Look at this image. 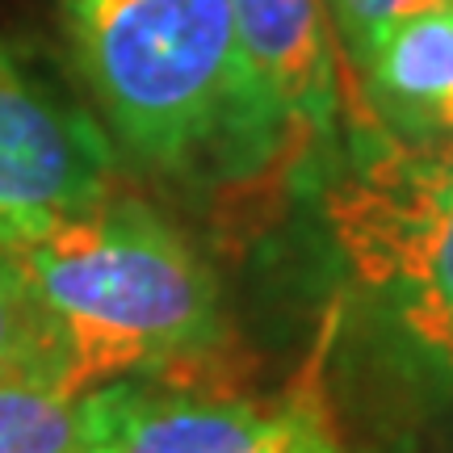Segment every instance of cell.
<instances>
[{
    "instance_id": "3957f363",
    "label": "cell",
    "mask_w": 453,
    "mask_h": 453,
    "mask_svg": "<svg viewBox=\"0 0 453 453\" xmlns=\"http://www.w3.org/2000/svg\"><path fill=\"white\" fill-rule=\"evenodd\" d=\"M324 226L395 361L453 390V134L407 143L373 127L327 185Z\"/></svg>"
},
{
    "instance_id": "9c48e42d",
    "label": "cell",
    "mask_w": 453,
    "mask_h": 453,
    "mask_svg": "<svg viewBox=\"0 0 453 453\" xmlns=\"http://www.w3.org/2000/svg\"><path fill=\"white\" fill-rule=\"evenodd\" d=\"M17 378L64 387V357L17 248L0 240V382Z\"/></svg>"
},
{
    "instance_id": "5b68a950",
    "label": "cell",
    "mask_w": 453,
    "mask_h": 453,
    "mask_svg": "<svg viewBox=\"0 0 453 453\" xmlns=\"http://www.w3.org/2000/svg\"><path fill=\"white\" fill-rule=\"evenodd\" d=\"M118 453H336L315 411L240 399H177L134 387Z\"/></svg>"
},
{
    "instance_id": "277c9868",
    "label": "cell",
    "mask_w": 453,
    "mask_h": 453,
    "mask_svg": "<svg viewBox=\"0 0 453 453\" xmlns=\"http://www.w3.org/2000/svg\"><path fill=\"white\" fill-rule=\"evenodd\" d=\"M110 177L105 134L0 47V240L17 243L93 206L110 194Z\"/></svg>"
},
{
    "instance_id": "52a82bcc",
    "label": "cell",
    "mask_w": 453,
    "mask_h": 453,
    "mask_svg": "<svg viewBox=\"0 0 453 453\" xmlns=\"http://www.w3.org/2000/svg\"><path fill=\"white\" fill-rule=\"evenodd\" d=\"M378 130L407 143L453 134V4L403 17L357 67Z\"/></svg>"
},
{
    "instance_id": "6da1fadb",
    "label": "cell",
    "mask_w": 453,
    "mask_h": 453,
    "mask_svg": "<svg viewBox=\"0 0 453 453\" xmlns=\"http://www.w3.org/2000/svg\"><path fill=\"white\" fill-rule=\"evenodd\" d=\"M113 139L156 173L257 168L290 127L260 93L226 0H64Z\"/></svg>"
},
{
    "instance_id": "7a4b0ae2",
    "label": "cell",
    "mask_w": 453,
    "mask_h": 453,
    "mask_svg": "<svg viewBox=\"0 0 453 453\" xmlns=\"http://www.w3.org/2000/svg\"><path fill=\"white\" fill-rule=\"evenodd\" d=\"M13 248L55 327L67 390L168 370L219 340L211 269L143 202L105 194Z\"/></svg>"
},
{
    "instance_id": "8992f818",
    "label": "cell",
    "mask_w": 453,
    "mask_h": 453,
    "mask_svg": "<svg viewBox=\"0 0 453 453\" xmlns=\"http://www.w3.org/2000/svg\"><path fill=\"white\" fill-rule=\"evenodd\" d=\"M243 59L290 130L332 127L336 67L319 0H226Z\"/></svg>"
},
{
    "instance_id": "30bf717a",
    "label": "cell",
    "mask_w": 453,
    "mask_h": 453,
    "mask_svg": "<svg viewBox=\"0 0 453 453\" xmlns=\"http://www.w3.org/2000/svg\"><path fill=\"white\" fill-rule=\"evenodd\" d=\"M319 4H324V17L332 21V34H336L344 59L357 72L382 30H390L403 17L428 13V9H449L453 0H319Z\"/></svg>"
},
{
    "instance_id": "ba28073f",
    "label": "cell",
    "mask_w": 453,
    "mask_h": 453,
    "mask_svg": "<svg viewBox=\"0 0 453 453\" xmlns=\"http://www.w3.org/2000/svg\"><path fill=\"white\" fill-rule=\"evenodd\" d=\"M139 382L67 390L42 378L0 382V453H118Z\"/></svg>"
}]
</instances>
